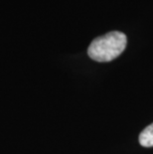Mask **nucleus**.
<instances>
[{
	"label": "nucleus",
	"mask_w": 153,
	"mask_h": 154,
	"mask_svg": "<svg viewBox=\"0 0 153 154\" xmlns=\"http://www.w3.org/2000/svg\"><path fill=\"white\" fill-rule=\"evenodd\" d=\"M126 44L127 38L125 34L112 31L94 39L87 49V54L93 61L100 63L110 62L124 51Z\"/></svg>",
	"instance_id": "obj_1"
},
{
	"label": "nucleus",
	"mask_w": 153,
	"mask_h": 154,
	"mask_svg": "<svg viewBox=\"0 0 153 154\" xmlns=\"http://www.w3.org/2000/svg\"><path fill=\"white\" fill-rule=\"evenodd\" d=\"M139 143L141 146L152 147L153 146V122L146 126L139 134Z\"/></svg>",
	"instance_id": "obj_2"
}]
</instances>
